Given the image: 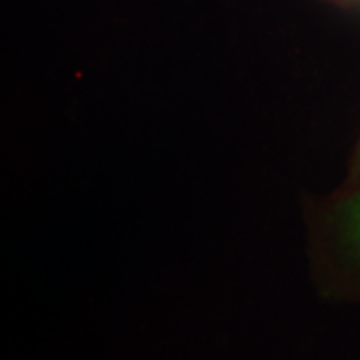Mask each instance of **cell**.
I'll return each instance as SVG.
<instances>
[{"label":"cell","mask_w":360,"mask_h":360,"mask_svg":"<svg viewBox=\"0 0 360 360\" xmlns=\"http://www.w3.org/2000/svg\"><path fill=\"white\" fill-rule=\"evenodd\" d=\"M345 231L348 240L360 252V194L348 202L345 212Z\"/></svg>","instance_id":"obj_1"}]
</instances>
